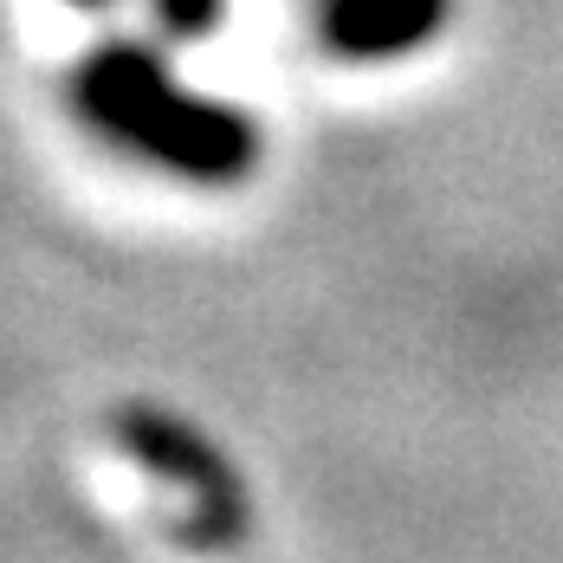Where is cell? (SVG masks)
I'll return each instance as SVG.
<instances>
[{
	"instance_id": "cell-5",
	"label": "cell",
	"mask_w": 563,
	"mask_h": 563,
	"mask_svg": "<svg viewBox=\"0 0 563 563\" xmlns=\"http://www.w3.org/2000/svg\"><path fill=\"white\" fill-rule=\"evenodd\" d=\"M65 7H85V13H98V7H111V0H65Z\"/></svg>"
},
{
	"instance_id": "cell-3",
	"label": "cell",
	"mask_w": 563,
	"mask_h": 563,
	"mask_svg": "<svg viewBox=\"0 0 563 563\" xmlns=\"http://www.w3.org/2000/svg\"><path fill=\"white\" fill-rule=\"evenodd\" d=\"M453 0H318V46L343 65H389L441 40Z\"/></svg>"
},
{
	"instance_id": "cell-1",
	"label": "cell",
	"mask_w": 563,
	"mask_h": 563,
	"mask_svg": "<svg viewBox=\"0 0 563 563\" xmlns=\"http://www.w3.org/2000/svg\"><path fill=\"white\" fill-rule=\"evenodd\" d=\"M71 111L104 143L195 188H233L266 156V130L240 104L195 91L156 46L136 40H111L78 58Z\"/></svg>"
},
{
	"instance_id": "cell-2",
	"label": "cell",
	"mask_w": 563,
	"mask_h": 563,
	"mask_svg": "<svg viewBox=\"0 0 563 563\" xmlns=\"http://www.w3.org/2000/svg\"><path fill=\"white\" fill-rule=\"evenodd\" d=\"M117 441L150 479H163L169 493L188 499V538H201V544H233L240 538L246 486L208 434H195L181 415H163V408H123Z\"/></svg>"
},
{
	"instance_id": "cell-4",
	"label": "cell",
	"mask_w": 563,
	"mask_h": 563,
	"mask_svg": "<svg viewBox=\"0 0 563 563\" xmlns=\"http://www.w3.org/2000/svg\"><path fill=\"white\" fill-rule=\"evenodd\" d=\"M156 7V20L169 26V40H214L227 26V0H150Z\"/></svg>"
}]
</instances>
